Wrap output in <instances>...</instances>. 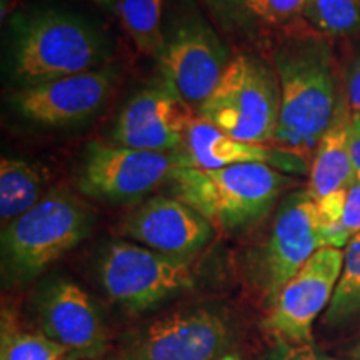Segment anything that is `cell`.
Returning <instances> with one entry per match:
<instances>
[{
  "label": "cell",
  "mask_w": 360,
  "mask_h": 360,
  "mask_svg": "<svg viewBox=\"0 0 360 360\" xmlns=\"http://www.w3.org/2000/svg\"><path fill=\"white\" fill-rule=\"evenodd\" d=\"M281 87V112L272 147L310 159L339 102L334 58L326 40H289L274 57Z\"/></svg>",
  "instance_id": "1"
},
{
  "label": "cell",
  "mask_w": 360,
  "mask_h": 360,
  "mask_svg": "<svg viewBox=\"0 0 360 360\" xmlns=\"http://www.w3.org/2000/svg\"><path fill=\"white\" fill-rule=\"evenodd\" d=\"M107 56L102 35L70 12L40 8L15 22L13 74L25 87L102 69Z\"/></svg>",
  "instance_id": "2"
},
{
  "label": "cell",
  "mask_w": 360,
  "mask_h": 360,
  "mask_svg": "<svg viewBox=\"0 0 360 360\" xmlns=\"http://www.w3.org/2000/svg\"><path fill=\"white\" fill-rule=\"evenodd\" d=\"M175 199L225 231L249 227L270 212L292 177L264 164L205 170L179 167L170 177Z\"/></svg>",
  "instance_id": "3"
},
{
  "label": "cell",
  "mask_w": 360,
  "mask_h": 360,
  "mask_svg": "<svg viewBox=\"0 0 360 360\" xmlns=\"http://www.w3.org/2000/svg\"><path fill=\"white\" fill-rule=\"evenodd\" d=\"M278 112L276 69L254 56H237L229 62L212 96L202 103L199 117L237 141L272 146Z\"/></svg>",
  "instance_id": "4"
},
{
  "label": "cell",
  "mask_w": 360,
  "mask_h": 360,
  "mask_svg": "<svg viewBox=\"0 0 360 360\" xmlns=\"http://www.w3.org/2000/svg\"><path fill=\"white\" fill-rule=\"evenodd\" d=\"M89 232L85 207L69 193L53 191L4 229V255L13 276L29 281L79 245Z\"/></svg>",
  "instance_id": "5"
},
{
  "label": "cell",
  "mask_w": 360,
  "mask_h": 360,
  "mask_svg": "<svg viewBox=\"0 0 360 360\" xmlns=\"http://www.w3.org/2000/svg\"><path fill=\"white\" fill-rule=\"evenodd\" d=\"M98 278L110 300L130 312H143L188 289L193 272L187 257L115 240L103 250Z\"/></svg>",
  "instance_id": "6"
},
{
  "label": "cell",
  "mask_w": 360,
  "mask_h": 360,
  "mask_svg": "<svg viewBox=\"0 0 360 360\" xmlns=\"http://www.w3.org/2000/svg\"><path fill=\"white\" fill-rule=\"evenodd\" d=\"M157 60L164 82L197 109L212 96L231 62L217 32L195 11L179 17L165 32Z\"/></svg>",
  "instance_id": "7"
},
{
  "label": "cell",
  "mask_w": 360,
  "mask_h": 360,
  "mask_svg": "<svg viewBox=\"0 0 360 360\" xmlns=\"http://www.w3.org/2000/svg\"><path fill=\"white\" fill-rule=\"evenodd\" d=\"M179 167H184L179 152H148L92 142L85 148L79 188L97 200H137L170 180Z\"/></svg>",
  "instance_id": "8"
},
{
  "label": "cell",
  "mask_w": 360,
  "mask_h": 360,
  "mask_svg": "<svg viewBox=\"0 0 360 360\" xmlns=\"http://www.w3.org/2000/svg\"><path fill=\"white\" fill-rule=\"evenodd\" d=\"M344 252L323 247L278 292L264 328L278 340L310 344L315 319L328 307L339 283Z\"/></svg>",
  "instance_id": "9"
},
{
  "label": "cell",
  "mask_w": 360,
  "mask_h": 360,
  "mask_svg": "<svg viewBox=\"0 0 360 360\" xmlns=\"http://www.w3.org/2000/svg\"><path fill=\"white\" fill-rule=\"evenodd\" d=\"M231 344V328L219 315L192 310L142 328L125 345V360H217Z\"/></svg>",
  "instance_id": "10"
},
{
  "label": "cell",
  "mask_w": 360,
  "mask_h": 360,
  "mask_svg": "<svg viewBox=\"0 0 360 360\" xmlns=\"http://www.w3.org/2000/svg\"><path fill=\"white\" fill-rule=\"evenodd\" d=\"M195 119L192 105L165 82L139 90L120 110L114 143L148 152H177Z\"/></svg>",
  "instance_id": "11"
},
{
  "label": "cell",
  "mask_w": 360,
  "mask_h": 360,
  "mask_svg": "<svg viewBox=\"0 0 360 360\" xmlns=\"http://www.w3.org/2000/svg\"><path fill=\"white\" fill-rule=\"evenodd\" d=\"M321 249L323 242L317 204L307 188L290 192L278 205L264 254L265 290L270 305L283 285Z\"/></svg>",
  "instance_id": "12"
},
{
  "label": "cell",
  "mask_w": 360,
  "mask_h": 360,
  "mask_svg": "<svg viewBox=\"0 0 360 360\" xmlns=\"http://www.w3.org/2000/svg\"><path fill=\"white\" fill-rule=\"evenodd\" d=\"M115 72L107 67L29 85L13 96L12 102L30 122L62 127L84 122L97 114L109 101L115 85Z\"/></svg>",
  "instance_id": "13"
},
{
  "label": "cell",
  "mask_w": 360,
  "mask_h": 360,
  "mask_svg": "<svg viewBox=\"0 0 360 360\" xmlns=\"http://www.w3.org/2000/svg\"><path fill=\"white\" fill-rule=\"evenodd\" d=\"M39 319L44 335L62 345L70 357L92 359L105 352V326L94 300L77 283L56 281L45 287Z\"/></svg>",
  "instance_id": "14"
},
{
  "label": "cell",
  "mask_w": 360,
  "mask_h": 360,
  "mask_svg": "<svg viewBox=\"0 0 360 360\" xmlns=\"http://www.w3.org/2000/svg\"><path fill=\"white\" fill-rule=\"evenodd\" d=\"M124 232L147 249L191 257L214 237V225L175 197H154L125 219Z\"/></svg>",
  "instance_id": "15"
},
{
  "label": "cell",
  "mask_w": 360,
  "mask_h": 360,
  "mask_svg": "<svg viewBox=\"0 0 360 360\" xmlns=\"http://www.w3.org/2000/svg\"><path fill=\"white\" fill-rule=\"evenodd\" d=\"M177 152L184 167L215 170L232 165L264 164L287 175L310 174L307 159L272 146L237 141L200 117L193 119L186 142Z\"/></svg>",
  "instance_id": "16"
},
{
  "label": "cell",
  "mask_w": 360,
  "mask_h": 360,
  "mask_svg": "<svg viewBox=\"0 0 360 360\" xmlns=\"http://www.w3.org/2000/svg\"><path fill=\"white\" fill-rule=\"evenodd\" d=\"M352 112L347 97L340 94L334 119L315 147L307 191L314 200L332 192L347 191L357 179L350 147Z\"/></svg>",
  "instance_id": "17"
},
{
  "label": "cell",
  "mask_w": 360,
  "mask_h": 360,
  "mask_svg": "<svg viewBox=\"0 0 360 360\" xmlns=\"http://www.w3.org/2000/svg\"><path fill=\"white\" fill-rule=\"evenodd\" d=\"M45 177L42 169L25 160L6 159L0 162V219L8 225L29 212L42 197Z\"/></svg>",
  "instance_id": "18"
},
{
  "label": "cell",
  "mask_w": 360,
  "mask_h": 360,
  "mask_svg": "<svg viewBox=\"0 0 360 360\" xmlns=\"http://www.w3.org/2000/svg\"><path fill=\"white\" fill-rule=\"evenodd\" d=\"M165 4L167 0H114L109 11L115 13L139 52L159 57L165 39Z\"/></svg>",
  "instance_id": "19"
},
{
  "label": "cell",
  "mask_w": 360,
  "mask_h": 360,
  "mask_svg": "<svg viewBox=\"0 0 360 360\" xmlns=\"http://www.w3.org/2000/svg\"><path fill=\"white\" fill-rule=\"evenodd\" d=\"M360 314V232L352 236L344 250V265L332 302L327 307L326 322L339 326Z\"/></svg>",
  "instance_id": "20"
},
{
  "label": "cell",
  "mask_w": 360,
  "mask_h": 360,
  "mask_svg": "<svg viewBox=\"0 0 360 360\" xmlns=\"http://www.w3.org/2000/svg\"><path fill=\"white\" fill-rule=\"evenodd\" d=\"M304 17L317 32L349 37L360 32V0H309Z\"/></svg>",
  "instance_id": "21"
},
{
  "label": "cell",
  "mask_w": 360,
  "mask_h": 360,
  "mask_svg": "<svg viewBox=\"0 0 360 360\" xmlns=\"http://www.w3.org/2000/svg\"><path fill=\"white\" fill-rule=\"evenodd\" d=\"M67 350L44 334L13 330L7 317L2 322V352L0 360H60Z\"/></svg>",
  "instance_id": "22"
},
{
  "label": "cell",
  "mask_w": 360,
  "mask_h": 360,
  "mask_svg": "<svg viewBox=\"0 0 360 360\" xmlns=\"http://www.w3.org/2000/svg\"><path fill=\"white\" fill-rule=\"evenodd\" d=\"M309 0H247L250 17L269 25L285 24L304 15Z\"/></svg>",
  "instance_id": "23"
},
{
  "label": "cell",
  "mask_w": 360,
  "mask_h": 360,
  "mask_svg": "<svg viewBox=\"0 0 360 360\" xmlns=\"http://www.w3.org/2000/svg\"><path fill=\"white\" fill-rule=\"evenodd\" d=\"M204 4L217 19L227 27L245 25L250 17L247 0H204Z\"/></svg>",
  "instance_id": "24"
},
{
  "label": "cell",
  "mask_w": 360,
  "mask_h": 360,
  "mask_svg": "<svg viewBox=\"0 0 360 360\" xmlns=\"http://www.w3.org/2000/svg\"><path fill=\"white\" fill-rule=\"evenodd\" d=\"M264 360H339L322 354L314 345L300 342L278 340V344L265 355Z\"/></svg>",
  "instance_id": "25"
},
{
  "label": "cell",
  "mask_w": 360,
  "mask_h": 360,
  "mask_svg": "<svg viewBox=\"0 0 360 360\" xmlns=\"http://www.w3.org/2000/svg\"><path fill=\"white\" fill-rule=\"evenodd\" d=\"M342 225L350 236L360 232V179H355L354 184L347 188V202Z\"/></svg>",
  "instance_id": "26"
},
{
  "label": "cell",
  "mask_w": 360,
  "mask_h": 360,
  "mask_svg": "<svg viewBox=\"0 0 360 360\" xmlns=\"http://www.w3.org/2000/svg\"><path fill=\"white\" fill-rule=\"evenodd\" d=\"M345 97H347L350 112L360 115V57L350 65L345 82Z\"/></svg>",
  "instance_id": "27"
},
{
  "label": "cell",
  "mask_w": 360,
  "mask_h": 360,
  "mask_svg": "<svg viewBox=\"0 0 360 360\" xmlns=\"http://www.w3.org/2000/svg\"><path fill=\"white\" fill-rule=\"evenodd\" d=\"M350 147H352V160L355 174L360 179V115L352 114V130H350Z\"/></svg>",
  "instance_id": "28"
},
{
  "label": "cell",
  "mask_w": 360,
  "mask_h": 360,
  "mask_svg": "<svg viewBox=\"0 0 360 360\" xmlns=\"http://www.w3.org/2000/svg\"><path fill=\"white\" fill-rule=\"evenodd\" d=\"M350 357H352L354 360H360V340L354 345V349L350 350Z\"/></svg>",
  "instance_id": "29"
},
{
  "label": "cell",
  "mask_w": 360,
  "mask_h": 360,
  "mask_svg": "<svg viewBox=\"0 0 360 360\" xmlns=\"http://www.w3.org/2000/svg\"><path fill=\"white\" fill-rule=\"evenodd\" d=\"M217 360H244V359H242L240 355H238V354L229 352V354H225L224 357H220V359H217Z\"/></svg>",
  "instance_id": "30"
},
{
  "label": "cell",
  "mask_w": 360,
  "mask_h": 360,
  "mask_svg": "<svg viewBox=\"0 0 360 360\" xmlns=\"http://www.w3.org/2000/svg\"><path fill=\"white\" fill-rule=\"evenodd\" d=\"M90 2L97 4V6H102V7H105V8H110L112 2H114V0H90Z\"/></svg>",
  "instance_id": "31"
}]
</instances>
